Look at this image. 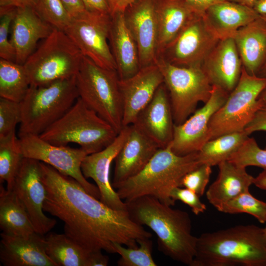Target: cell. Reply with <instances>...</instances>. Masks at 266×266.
<instances>
[{
    "label": "cell",
    "mask_w": 266,
    "mask_h": 266,
    "mask_svg": "<svg viewBox=\"0 0 266 266\" xmlns=\"http://www.w3.org/2000/svg\"><path fill=\"white\" fill-rule=\"evenodd\" d=\"M47 191L44 211L64 223V233L88 252L116 253L114 244L136 248L152 234L133 221L127 210H115L87 193L74 178L41 162Z\"/></svg>",
    "instance_id": "1"
},
{
    "label": "cell",
    "mask_w": 266,
    "mask_h": 266,
    "mask_svg": "<svg viewBox=\"0 0 266 266\" xmlns=\"http://www.w3.org/2000/svg\"><path fill=\"white\" fill-rule=\"evenodd\" d=\"M125 202L132 219L156 234L159 251L174 261L192 266L198 237L192 233V222L187 212L149 196Z\"/></svg>",
    "instance_id": "2"
},
{
    "label": "cell",
    "mask_w": 266,
    "mask_h": 266,
    "mask_svg": "<svg viewBox=\"0 0 266 266\" xmlns=\"http://www.w3.org/2000/svg\"><path fill=\"white\" fill-rule=\"evenodd\" d=\"M266 266L264 228L237 225L198 237L191 266Z\"/></svg>",
    "instance_id": "3"
},
{
    "label": "cell",
    "mask_w": 266,
    "mask_h": 266,
    "mask_svg": "<svg viewBox=\"0 0 266 266\" xmlns=\"http://www.w3.org/2000/svg\"><path fill=\"white\" fill-rule=\"evenodd\" d=\"M200 165L198 152L178 155L171 150L170 143L159 148L138 173L112 186L125 202L149 196L173 206L175 202L170 197L171 191L181 187L184 175Z\"/></svg>",
    "instance_id": "4"
},
{
    "label": "cell",
    "mask_w": 266,
    "mask_h": 266,
    "mask_svg": "<svg viewBox=\"0 0 266 266\" xmlns=\"http://www.w3.org/2000/svg\"><path fill=\"white\" fill-rule=\"evenodd\" d=\"M118 134L109 123L78 98L68 111L39 136L56 145L77 144L90 154L106 147Z\"/></svg>",
    "instance_id": "5"
},
{
    "label": "cell",
    "mask_w": 266,
    "mask_h": 266,
    "mask_svg": "<svg viewBox=\"0 0 266 266\" xmlns=\"http://www.w3.org/2000/svg\"><path fill=\"white\" fill-rule=\"evenodd\" d=\"M75 77L30 86L20 102L19 137L39 135L68 111L79 98Z\"/></svg>",
    "instance_id": "6"
},
{
    "label": "cell",
    "mask_w": 266,
    "mask_h": 266,
    "mask_svg": "<svg viewBox=\"0 0 266 266\" xmlns=\"http://www.w3.org/2000/svg\"><path fill=\"white\" fill-rule=\"evenodd\" d=\"M83 56L63 31L54 28L24 66L31 86H41L76 76Z\"/></svg>",
    "instance_id": "7"
},
{
    "label": "cell",
    "mask_w": 266,
    "mask_h": 266,
    "mask_svg": "<svg viewBox=\"0 0 266 266\" xmlns=\"http://www.w3.org/2000/svg\"><path fill=\"white\" fill-rule=\"evenodd\" d=\"M75 79L79 98L119 133L123 128V107L117 71L83 56Z\"/></svg>",
    "instance_id": "8"
},
{
    "label": "cell",
    "mask_w": 266,
    "mask_h": 266,
    "mask_svg": "<svg viewBox=\"0 0 266 266\" xmlns=\"http://www.w3.org/2000/svg\"><path fill=\"white\" fill-rule=\"evenodd\" d=\"M155 63L169 93L174 124H181L196 111L199 102L208 100L212 85L202 66H180L162 58H158Z\"/></svg>",
    "instance_id": "9"
},
{
    "label": "cell",
    "mask_w": 266,
    "mask_h": 266,
    "mask_svg": "<svg viewBox=\"0 0 266 266\" xmlns=\"http://www.w3.org/2000/svg\"><path fill=\"white\" fill-rule=\"evenodd\" d=\"M266 86V77L250 75L242 67L236 86L209 122L210 140L244 131L263 105L258 97Z\"/></svg>",
    "instance_id": "10"
},
{
    "label": "cell",
    "mask_w": 266,
    "mask_h": 266,
    "mask_svg": "<svg viewBox=\"0 0 266 266\" xmlns=\"http://www.w3.org/2000/svg\"><path fill=\"white\" fill-rule=\"evenodd\" d=\"M111 15L86 10L74 17L64 32L83 56L104 68L117 71L116 65L108 43Z\"/></svg>",
    "instance_id": "11"
},
{
    "label": "cell",
    "mask_w": 266,
    "mask_h": 266,
    "mask_svg": "<svg viewBox=\"0 0 266 266\" xmlns=\"http://www.w3.org/2000/svg\"><path fill=\"white\" fill-rule=\"evenodd\" d=\"M24 158L34 159L49 165L60 173L76 180L89 194L100 200L98 187L87 181L83 175L81 163L88 155L81 148L56 145L41 138L39 135L27 134L19 137Z\"/></svg>",
    "instance_id": "12"
},
{
    "label": "cell",
    "mask_w": 266,
    "mask_h": 266,
    "mask_svg": "<svg viewBox=\"0 0 266 266\" xmlns=\"http://www.w3.org/2000/svg\"><path fill=\"white\" fill-rule=\"evenodd\" d=\"M220 40L203 14H198L186 25L158 58L180 66H202Z\"/></svg>",
    "instance_id": "13"
},
{
    "label": "cell",
    "mask_w": 266,
    "mask_h": 266,
    "mask_svg": "<svg viewBox=\"0 0 266 266\" xmlns=\"http://www.w3.org/2000/svg\"><path fill=\"white\" fill-rule=\"evenodd\" d=\"M12 190L24 206L36 233L44 235L54 227L56 220L44 213L47 191L42 180L41 162L24 158Z\"/></svg>",
    "instance_id": "14"
},
{
    "label": "cell",
    "mask_w": 266,
    "mask_h": 266,
    "mask_svg": "<svg viewBox=\"0 0 266 266\" xmlns=\"http://www.w3.org/2000/svg\"><path fill=\"white\" fill-rule=\"evenodd\" d=\"M229 94L221 87L213 85L211 97L204 105L181 124H174L170 142L174 153L183 156L198 152L210 140L209 122L225 103Z\"/></svg>",
    "instance_id": "15"
},
{
    "label": "cell",
    "mask_w": 266,
    "mask_h": 266,
    "mask_svg": "<svg viewBox=\"0 0 266 266\" xmlns=\"http://www.w3.org/2000/svg\"><path fill=\"white\" fill-rule=\"evenodd\" d=\"M130 130V126L124 127L110 144L100 151L87 155L81 165L84 177L95 182L100 193V200L115 210H127V207L112 186L110 166L126 141Z\"/></svg>",
    "instance_id": "16"
},
{
    "label": "cell",
    "mask_w": 266,
    "mask_h": 266,
    "mask_svg": "<svg viewBox=\"0 0 266 266\" xmlns=\"http://www.w3.org/2000/svg\"><path fill=\"white\" fill-rule=\"evenodd\" d=\"M123 13L138 48L141 68L155 64L158 37L155 0H136Z\"/></svg>",
    "instance_id": "17"
},
{
    "label": "cell",
    "mask_w": 266,
    "mask_h": 266,
    "mask_svg": "<svg viewBox=\"0 0 266 266\" xmlns=\"http://www.w3.org/2000/svg\"><path fill=\"white\" fill-rule=\"evenodd\" d=\"M164 82L162 73L156 63L141 67L128 78L119 80L123 127L134 123L139 112L148 104Z\"/></svg>",
    "instance_id": "18"
},
{
    "label": "cell",
    "mask_w": 266,
    "mask_h": 266,
    "mask_svg": "<svg viewBox=\"0 0 266 266\" xmlns=\"http://www.w3.org/2000/svg\"><path fill=\"white\" fill-rule=\"evenodd\" d=\"M160 148L172 141L174 123L168 91L163 83L133 124Z\"/></svg>",
    "instance_id": "19"
},
{
    "label": "cell",
    "mask_w": 266,
    "mask_h": 266,
    "mask_svg": "<svg viewBox=\"0 0 266 266\" xmlns=\"http://www.w3.org/2000/svg\"><path fill=\"white\" fill-rule=\"evenodd\" d=\"M242 63L233 37L220 39L202 68L211 84L230 93L240 79Z\"/></svg>",
    "instance_id": "20"
},
{
    "label": "cell",
    "mask_w": 266,
    "mask_h": 266,
    "mask_svg": "<svg viewBox=\"0 0 266 266\" xmlns=\"http://www.w3.org/2000/svg\"><path fill=\"white\" fill-rule=\"evenodd\" d=\"M0 261L4 266H56L47 255L44 236L0 233Z\"/></svg>",
    "instance_id": "21"
},
{
    "label": "cell",
    "mask_w": 266,
    "mask_h": 266,
    "mask_svg": "<svg viewBox=\"0 0 266 266\" xmlns=\"http://www.w3.org/2000/svg\"><path fill=\"white\" fill-rule=\"evenodd\" d=\"M160 147L133 125L128 137L114 159L112 185L124 181L138 173Z\"/></svg>",
    "instance_id": "22"
},
{
    "label": "cell",
    "mask_w": 266,
    "mask_h": 266,
    "mask_svg": "<svg viewBox=\"0 0 266 266\" xmlns=\"http://www.w3.org/2000/svg\"><path fill=\"white\" fill-rule=\"evenodd\" d=\"M10 41L16 53L15 62L24 65L35 51L38 41L46 38L54 28L32 7L17 8L11 26Z\"/></svg>",
    "instance_id": "23"
},
{
    "label": "cell",
    "mask_w": 266,
    "mask_h": 266,
    "mask_svg": "<svg viewBox=\"0 0 266 266\" xmlns=\"http://www.w3.org/2000/svg\"><path fill=\"white\" fill-rule=\"evenodd\" d=\"M109 41L119 79L136 74L141 68L138 48L126 25L123 12L111 15Z\"/></svg>",
    "instance_id": "24"
},
{
    "label": "cell",
    "mask_w": 266,
    "mask_h": 266,
    "mask_svg": "<svg viewBox=\"0 0 266 266\" xmlns=\"http://www.w3.org/2000/svg\"><path fill=\"white\" fill-rule=\"evenodd\" d=\"M155 11L158 29V59L186 25L201 14L184 0H155Z\"/></svg>",
    "instance_id": "25"
},
{
    "label": "cell",
    "mask_w": 266,
    "mask_h": 266,
    "mask_svg": "<svg viewBox=\"0 0 266 266\" xmlns=\"http://www.w3.org/2000/svg\"><path fill=\"white\" fill-rule=\"evenodd\" d=\"M243 67L248 73L257 75L266 63V22L260 16L238 30L232 37Z\"/></svg>",
    "instance_id": "26"
},
{
    "label": "cell",
    "mask_w": 266,
    "mask_h": 266,
    "mask_svg": "<svg viewBox=\"0 0 266 266\" xmlns=\"http://www.w3.org/2000/svg\"><path fill=\"white\" fill-rule=\"evenodd\" d=\"M218 166L217 178L206 193L208 201L217 210L227 201L249 191L255 178L246 171L245 167L229 161L222 162Z\"/></svg>",
    "instance_id": "27"
},
{
    "label": "cell",
    "mask_w": 266,
    "mask_h": 266,
    "mask_svg": "<svg viewBox=\"0 0 266 266\" xmlns=\"http://www.w3.org/2000/svg\"><path fill=\"white\" fill-rule=\"evenodd\" d=\"M203 15L220 39L232 37L238 30L260 16L253 8L229 0L211 6Z\"/></svg>",
    "instance_id": "28"
},
{
    "label": "cell",
    "mask_w": 266,
    "mask_h": 266,
    "mask_svg": "<svg viewBox=\"0 0 266 266\" xmlns=\"http://www.w3.org/2000/svg\"><path fill=\"white\" fill-rule=\"evenodd\" d=\"M0 228L2 233L27 235L35 233L24 206L12 190L0 185Z\"/></svg>",
    "instance_id": "29"
},
{
    "label": "cell",
    "mask_w": 266,
    "mask_h": 266,
    "mask_svg": "<svg viewBox=\"0 0 266 266\" xmlns=\"http://www.w3.org/2000/svg\"><path fill=\"white\" fill-rule=\"evenodd\" d=\"M45 250L56 266H87V252L65 233L44 236Z\"/></svg>",
    "instance_id": "30"
},
{
    "label": "cell",
    "mask_w": 266,
    "mask_h": 266,
    "mask_svg": "<svg viewBox=\"0 0 266 266\" xmlns=\"http://www.w3.org/2000/svg\"><path fill=\"white\" fill-rule=\"evenodd\" d=\"M248 137L249 135L243 131L226 133L209 140L198 152L200 164L213 166L229 161Z\"/></svg>",
    "instance_id": "31"
},
{
    "label": "cell",
    "mask_w": 266,
    "mask_h": 266,
    "mask_svg": "<svg viewBox=\"0 0 266 266\" xmlns=\"http://www.w3.org/2000/svg\"><path fill=\"white\" fill-rule=\"evenodd\" d=\"M31 84L23 65L0 59V97L21 102Z\"/></svg>",
    "instance_id": "32"
},
{
    "label": "cell",
    "mask_w": 266,
    "mask_h": 266,
    "mask_svg": "<svg viewBox=\"0 0 266 266\" xmlns=\"http://www.w3.org/2000/svg\"><path fill=\"white\" fill-rule=\"evenodd\" d=\"M23 158L15 131L0 137V183L6 182L8 190H12Z\"/></svg>",
    "instance_id": "33"
},
{
    "label": "cell",
    "mask_w": 266,
    "mask_h": 266,
    "mask_svg": "<svg viewBox=\"0 0 266 266\" xmlns=\"http://www.w3.org/2000/svg\"><path fill=\"white\" fill-rule=\"evenodd\" d=\"M136 248L124 247L115 243L114 246L116 253L120 255L117 262L119 266H156L152 256L153 243L150 238H143L137 240Z\"/></svg>",
    "instance_id": "34"
},
{
    "label": "cell",
    "mask_w": 266,
    "mask_h": 266,
    "mask_svg": "<svg viewBox=\"0 0 266 266\" xmlns=\"http://www.w3.org/2000/svg\"><path fill=\"white\" fill-rule=\"evenodd\" d=\"M218 210L229 214L247 213L253 216L261 223L266 222V202L255 198L249 191L227 201Z\"/></svg>",
    "instance_id": "35"
},
{
    "label": "cell",
    "mask_w": 266,
    "mask_h": 266,
    "mask_svg": "<svg viewBox=\"0 0 266 266\" xmlns=\"http://www.w3.org/2000/svg\"><path fill=\"white\" fill-rule=\"evenodd\" d=\"M34 9L44 21L63 31L72 18L61 0H38Z\"/></svg>",
    "instance_id": "36"
},
{
    "label": "cell",
    "mask_w": 266,
    "mask_h": 266,
    "mask_svg": "<svg viewBox=\"0 0 266 266\" xmlns=\"http://www.w3.org/2000/svg\"><path fill=\"white\" fill-rule=\"evenodd\" d=\"M229 161L245 167L255 166L266 169V149L261 148L254 138L249 137Z\"/></svg>",
    "instance_id": "37"
},
{
    "label": "cell",
    "mask_w": 266,
    "mask_h": 266,
    "mask_svg": "<svg viewBox=\"0 0 266 266\" xmlns=\"http://www.w3.org/2000/svg\"><path fill=\"white\" fill-rule=\"evenodd\" d=\"M17 8L0 6V58L15 62V49L8 34Z\"/></svg>",
    "instance_id": "38"
},
{
    "label": "cell",
    "mask_w": 266,
    "mask_h": 266,
    "mask_svg": "<svg viewBox=\"0 0 266 266\" xmlns=\"http://www.w3.org/2000/svg\"><path fill=\"white\" fill-rule=\"evenodd\" d=\"M21 115L20 102L0 98V137L15 131Z\"/></svg>",
    "instance_id": "39"
},
{
    "label": "cell",
    "mask_w": 266,
    "mask_h": 266,
    "mask_svg": "<svg viewBox=\"0 0 266 266\" xmlns=\"http://www.w3.org/2000/svg\"><path fill=\"white\" fill-rule=\"evenodd\" d=\"M211 172V166L201 164L184 175L181 180V187L189 189L200 197L204 193Z\"/></svg>",
    "instance_id": "40"
},
{
    "label": "cell",
    "mask_w": 266,
    "mask_h": 266,
    "mask_svg": "<svg viewBox=\"0 0 266 266\" xmlns=\"http://www.w3.org/2000/svg\"><path fill=\"white\" fill-rule=\"evenodd\" d=\"M170 196L174 201L180 200L188 205L196 215L204 213L206 209L205 204L201 201L200 197L189 189L175 187L171 191Z\"/></svg>",
    "instance_id": "41"
},
{
    "label": "cell",
    "mask_w": 266,
    "mask_h": 266,
    "mask_svg": "<svg viewBox=\"0 0 266 266\" xmlns=\"http://www.w3.org/2000/svg\"><path fill=\"white\" fill-rule=\"evenodd\" d=\"M244 131L249 135L256 132H266V105H263Z\"/></svg>",
    "instance_id": "42"
},
{
    "label": "cell",
    "mask_w": 266,
    "mask_h": 266,
    "mask_svg": "<svg viewBox=\"0 0 266 266\" xmlns=\"http://www.w3.org/2000/svg\"><path fill=\"white\" fill-rule=\"evenodd\" d=\"M86 10L94 13L112 15L109 0H82Z\"/></svg>",
    "instance_id": "43"
},
{
    "label": "cell",
    "mask_w": 266,
    "mask_h": 266,
    "mask_svg": "<svg viewBox=\"0 0 266 266\" xmlns=\"http://www.w3.org/2000/svg\"><path fill=\"white\" fill-rule=\"evenodd\" d=\"M71 18L77 16L86 9L82 0H61Z\"/></svg>",
    "instance_id": "44"
},
{
    "label": "cell",
    "mask_w": 266,
    "mask_h": 266,
    "mask_svg": "<svg viewBox=\"0 0 266 266\" xmlns=\"http://www.w3.org/2000/svg\"><path fill=\"white\" fill-rule=\"evenodd\" d=\"M196 11L203 14L211 6L226 0H184Z\"/></svg>",
    "instance_id": "45"
},
{
    "label": "cell",
    "mask_w": 266,
    "mask_h": 266,
    "mask_svg": "<svg viewBox=\"0 0 266 266\" xmlns=\"http://www.w3.org/2000/svg\"><path fill=\"white\" fill-rule=\"evenodd\" d=\"M108 262L109 257L103 255L101 250H98L89 253L87 266H106Z\"/></svg>",
    "instance_id": "46"
},
{
    "label": "cell",
    "mask_w": 266,
    "mask_h": 266,
    "mask_svg": "<svg viewBox=\"0 0 266 266\" xmlns=\"http://www.w3.org/2000/svg\"><path fill=\"white\" fill-rule=\"evenodd\" d=\"M38 0H0V6L16 8L32 7L34 8Z\"/></svg>",
    "instance_id": "47"
},
{
    "label": "cell",
    "mask_w": 266,
    "mask_h": 266,
    "mask_svg": "<svg viewBox=\"0 0 266 266\" xmlns=\"http://www.w3.org/2000/svg\"><path fill=\"white\" fill-rule=\"evenodd\" d=\"M136 0H109L112 14L116 12H124L126 8Z\"/></svg>",
    "instance_id": "48"
},
{
    "label": "cell",
    "mask_w": 266,
    "mask_h": 266,
    "mask_svg": "<svg viewBox=\"0 0 266 266\" xmlns=\"http://www.w3.org/2000/svg\"><path fill=\"white\" fill-rule=\"evenodd\" d=\"M253 184L261 190H266V169H264L255 177Z\"/></svg>",
    "instance_id": "49"
},
{
    "label": "cell",
    "mask_w": 266,
    "mask_h": 266,
    "mask_svg": "<svg viewBox=\"0 0 266 266\" xmlns=\"http://www.w3.org/2000/svg\"><path fill=\"white\" fill-rule=\"evenodd\" d=\"M253 9L260 16L266 15V0H257Z\"/></svg>",
    "instance_id": "50"
},
{
    "label": "cell",
    "mask_w": 266,
    "mask_h": 266,
    "mask_svg": "<svg viewBox=\"0 0 266 266\" xmlns=\"http://www.w3.org/2000/svg\"><path fill=\"white\" fill-rule=\"evenodd\" d=\"M253 8L257 0H226Z\"/></svg>",
    "instance_id": "51"
},
{
    "label": "cell",
    "mask_w": 266,
    "mask_h": 266,
    "mask_svg": "<svg viewBox=\"0 0 266 266\" xmlns=\"http://www.w3.org/2000/svg\"><path fill=\"white\" fill-rule=\"evenodd\" d=\"M258 100L263 105H266V86L259 95Z\"/></svg>",
    "instance_id": "52"
},
{
    "label": "cell",
    "mask_w": 266,
    "mask_h": 266,
    "mask_svg": "<svg viewBox=\"0 0 266 266\" xmlns=\"http://www.w3.org/2000/svg\"><path fill=\"white\" fill-rule=\"evenodd\" d=\"M266 22V15L261 16ZM257 76L262 77H266V63L260 70Z\"/></svg>",
    "instance_id": "53"
},
{
    "label": "cell",
    "mask_w": 266,
    "mask_h": 266,
    "mask_svg": "<svg viewBox=\"0 0 266 266\" xmlns=\"http://www.w3.org/2000/svg\"><path fill=\"white\" fill-rule=\"evenodd\" d=\"M265 223H266V220ZM264 235H265V239H266V226L265 228H264Z\"/></svg>",
    "instance_id": "54"
},
{
    "label": "cell",
    "mask_w": 266,
    "mask_h": 266,
    "mask_svg": "<svg viewBox=\"0 0 266 266\" xmlns=\"http://www.w3.org/2000/svg\"><path fill=\"white\" fill-rule=\"evenodd\" d=\"M265 149H266V148Z\"/></svg>",
    "instance_id": "55"
}]
</instances>
